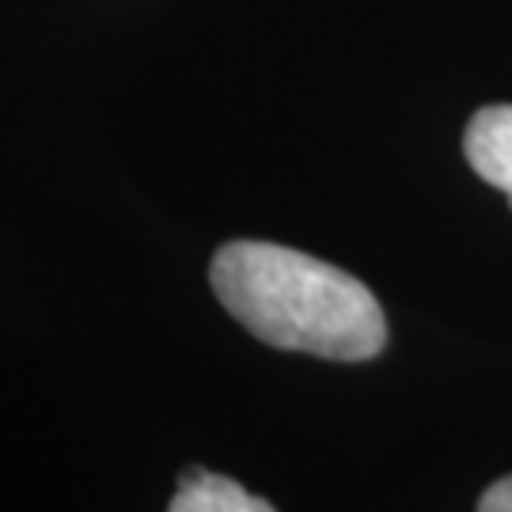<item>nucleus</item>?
I'll use <instances>...</instances> for the list:
<instances>
[{"mask_svg": "<svg viewBox=\"0 0 512 512\" xmlns=\"http://www.w3.org/2000/svg\"><path fill=\"white\" fill-rule=\"evenodd\" d=\"M478 512H512V475L497 478L494 486L478 497Z\"/></svg>", "mask_w": 512, "mask_h": 512, "instance_id": "4", "label": "nucleus"}, {"mask_svg": "<svg viewBox=\"0 0 512 512\" xmlns=\"http://www.w3.org/2000/svg\"><path fill=\"white\" fill-rule=\"evenodd\" d=\"M167 512H277V509L270 501L247 494L232 478L194 467V471L183 475Z\"/></svg>", "mask_w": 512, "mask_h": 512, "instance_id": "3", "label": "nucleus"}, {"mask_svg": "<svg viewBox=\"0 0 512 512\" xmlns=\"http://www.w3.org/2000/svg\"><path fill=\"white\" fill-rule=\"evenodd\" d=\"M467 164L482 183L512 198V107H482L463 133Z\"/></svg>", "mask_w": 512, "mask_h": 512, "instance_id": "2", "label": "nucleus"}, {"mask_svg": "<svg viewBox=\"0 0 512 512\" xmlns=\"http://www.w3.org/2000/svg\"><path fill=\"white\" fill-rule=\"evenodd\" d=\"M213 293L258 342L327 361H372L387 346V319L365 281L323 258L236 239L209 266Z\"/></svg>", "mask_w": 512, "mask_h": 512, "instance_id": "1", "label": "nucleus"}]
</instances>
